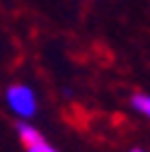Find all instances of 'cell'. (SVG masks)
I'll return each instance as SVG.
<instances>
[{"label":"cell","instance_id":"5","mask_svg":"<svg viewBox=\"0 0 150 152\" xmlns=\"http://www.w3.org/2000/svg\"><path fill=\"white\" fill-rule=\"evenodd\" d=\"M131 152H145V150H138V147H136V150H131Z\"/></svg>","mask_w":150,"mask_h":152},{"label":"cell","instance_id":"3","mask_svg":"<svg viewBox=\"0 0 150 152\" xmlns=\"http://www.w3.org/2000/svg\"><path fill=\"white\" fill-rule=\"evenodd\" d=\"M131 106L138 113H143L145 118H150V94H143V92L133 94V97H131Z\"/></svg>","mask_w":150,"mask_h":152},{"label":"cell","instance_id":"1","mask_svg":"<svg viewBox=\"0 0 150 152\" xmlns=\"http://www.w3.org/2000/svg\"><path fill=\"white\" fill-rule=\"evenodd\" d=\"M5 102H7L10 111L15 113L17 118H34L36 116V94H34L32 87H27L22 82L7 87Z\"/></svg>","mask_w":150,"mask_h":152},{"label":"cell","instance_id":"4","mask_svg":"<svg viewBox=\"0 0 150 152\" xmlns=\"http://www.w3.org/2000/svg\"><path fill=\"white\" fill-rule=\"evenodd\" d=\"M27 152H58V150L51 147L46 140H41V142H36V145H29V147H27Z\"/></svg>","mask_w":150,"mask_h":152},{"label":"cell","instance_id":"2","mask_svg":"<svg viewBox=\"0 0 150 152\" xmlns=\"http://www.w3.org/2000/svg\"><path fill=\"white\" fill-rule=\"evenodd\" d=\"M17 135H20V140H22L24 147L36 145V142H41V140H44V135L39 133V128H34V126L27 123V121H20V123H17Z\"/></svg>","mask_w":150,"mask_h":152}]
</instances>
